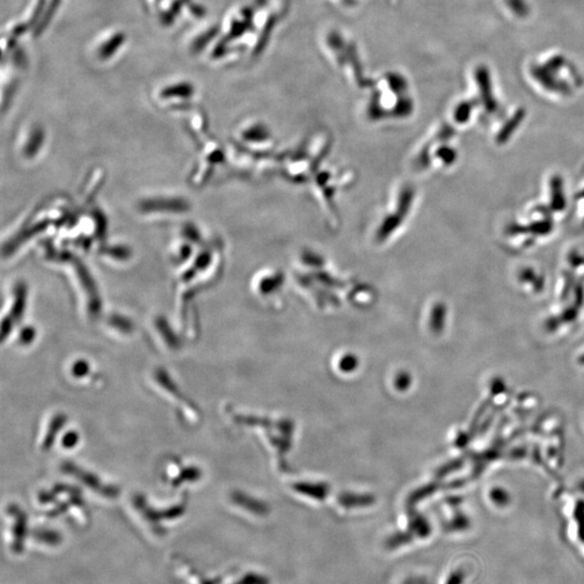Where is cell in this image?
Instances as JSON below:
<instances>
[{"mask_svg": "<svg viewBox=\"0 0 584 584\" xmlns=\"http://www.w3.org/2000/svg\"><path fill=\"white\" fill-rule=\"evenodd\" d=\"M62 545L63 538L61 533L53 529L37 528L31 531L30 547H35L39 551L53 552L60 549Z\"/></svg>", "mask_w": 584, "mask_h": 584, "instance_id": "cell-3", "label": "cell"}, {"mask_svg": "<svg viewBox=\"0 0 584 584\" xmlns=\"http://www.w3.org/2000/svg\"><path fill=\"white\" fill-rule=\"evenodd\" d=\"M4 528V545L8 555L12 559H20L30 547L31 531L28 527L27 516L19 507H8Z\"/></svg>", "mask_w": 584, "mask_h": 584, "instance_id": "cell-1", "label": "cell"}, {"mask_svg": "<svg viewBox=\"0 0 584 584\" xmlns=\"http://www.w3.org/2000/svg\"><path fill=\"white\" fill-rule=\"evenodd\" d=\"M465 577H466V573L464 571L457 569L449 576L446 584H463L465 581Z\"/></svg>", "mask_w": 584, "mask_h": 584, "instance_id": "cell-4", "label": "cell"}, {"mask_svg": "<svg viewBox=\"0 0 584 584\" xmlns=\"http://www.w3.org/2000/svg\"><path fill=\"white\" fill-rule=\"evenodd\" d=\"M170 571L178 584H219V577H209L183 557H172L170 561Z\"/></svg>", "mask_w": 584, "mask_h": 584, "instance_id": "cell-2", "label": "cell"}]
</instances>
